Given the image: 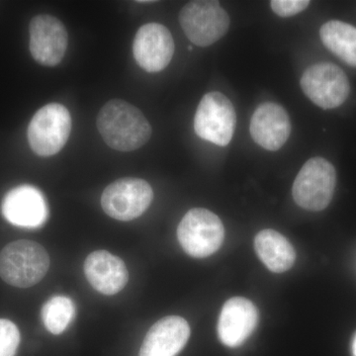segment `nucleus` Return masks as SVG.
<instances>
[{
    "label": "nucleus",
    "mask_w": 356,
    "mask_h": 356,
    "mask_svg": "<svg viewBox=\"0 0 356 356\" xmlns=\"http://www.w3.org/2000/svg\"><path fill=\"white\" fill-rule=\"evenodd\" d=\"M96 125L104 142L119 152H132L149 142L151 124L137 107L121 99L108 102L100 110Z\"/></svg>",
    "instance_id": "f257e3e1"
},
{
    "label": "nucleus",
    "mask_w": 356,
    "mask_h": 356,
    "mask_svg": "<svg viewBox=\"0 0 356 356\" xmlns=\"http://www.w3.org/2000/svg\"><path fill=\"white\" fill-rule=\"evenodd\" d=\"M50 267V257L43 245L32 241L8 243L0 252V277L17 288L34 286Z\"/></svg>",
    "instance_id": "f03ea898"
},
{
    "label": "nucleus",
    "mask_w": 356,
    "mask_h": 356,
    "mask_svg": "<svg viewBox=\"0 0 356 356\" xmlns=\"http://www.w3.org/2000/svg\"><path fill=\"white\" fill-rule=\"evenodd\" d=\"M225 229L220 218L204 208L189 210L178 225L177 238L184 252L196 259L210 257L221 248Z\"/></svg>",
    "instance_id": "7ed1b4c3"
},
{
    "label": "nucleus",
    "mask_w": 356,
    "mask_h": 356,
    "mask_svg": "<svg viewBox=\"0 0 356 356\" xmlns=\"http://www.w3.org/2000/svg\"><path fill=\"white\" fill-rule=\"evenodd\" d=\"M337 184L334 165L327 159H309L295 178L293 198L300 207L309 211H322L331 203Z\"/></svg>",
    "instance_id": "20e7f679"
},
{
    "label": "nucleus",
    "mask_w": 356,
    "mask_h": 356,
    "mask_svg": "<svg viewBox=\"0 0 356 356\" xmlns=\"http://www.w3.org/2000/svg\"><path fill=\"white\" fill-rule=\"evenodd\" d=\"M72 131V116L64 105L50 103L33 116L28 140L35 154L51 156L62 151Z\"/></svg>",
    "instance_id": "39448f33"
},
{
    "label": "nucleus",
    "mask_w": 356,
    "mask_h": 356,
    "mask_svg": "<svg viewBox=\"0 0 356 356\" xmlns=\"http://www.w3.org/2000/svg\"><path fill=\"white\" fill-rule=\"evenodd\" d=\"M179 23L191 43L208 47L227 34L231 22L219 2L197 0L188 2L181 9Z\"/></svg>",
    "instance_id": "423d86ee"
},
{
    "label": "nucleus",
    "mask_w": 356,
    "mask_h": 356,
    "mask_svg": "<svg viewBox=\"0 0 356 356\" xmlns=\"http://www.w3.org/2000/svg\"><path fill=\"white\" fill-rule=\"evenodd\" d=\"M236 125L235 107L226 95L212 91L203 96L194 118V130L201 139L219 147L228 146Z\"/></svg>",
    "instance_id": "0eeeda50"
},
{
    "label": "nucleus",
    "mask_w": 356,
    "mask_h": 356,
    "mask_svg": "<svg viewBox=\"0 0 356 356\" xmlns=\"http://www.w3.org/2000/svg\"><path fill=\"white\" fill-rule=\"evenodd\" d=\"M153 198V188L146 180L122 178L104 189L102 206L109 217L128 222L142 216L151 206Z\"/></svg>",
    "instance_id": "6e6552de"
},
{
    "label": "nucleus",
    "mask_w": 356,
    "mask_h": 356,
    "mask_svg": "<svg viewBox=\"0 0 356 356\" xmlns=\"http://www.w3.org/2000/svg\"><path fill=\"white\" fill-rule=\"evenodd\" d=\"M300 84L307 97L323 109L341 106L350 95L348 76L332 63H318L308 67Z\"/></svg>",
    "instance_id": "1a4fd4ad"
},
{
    "label": "nucleus",
    "mask_w": 356,
    "mask_h": 356,
    "mask_svg": "<svg viewBox=\"0 0 356 356\" xmlns=\"http://www.w3.org/2000/svg\"><path fill=\"white\" fill-rule=\"evenodd\" d=\"M30 51L37 63L56 67L62 62L69 43L65 25L58 18L41 14L30 22Z\"/></svg>",
    "instance_id": "9d476101"
},
{
    "label": "nucleus",
    "mask_w": 356,
    "mask_h": 356,
    "mask_svg": "<svg viewBox=\"0 0 356 356\" xmlns=\"http://www.w3.org/2000/svg\"><path fill=\"white\" fill-rule=\"evenodd\" d=\"M137 64L147 72L165 70L175 55L172 33L159 23H147L138 30L133 43Z\"/></svg>",
    "instance_id": "9b49d317"
},
{
    "label": "nucleus",
    "mask_w": 356,
    "mask_h": 356,
    "mask_svg": "<svg viewBox=\"0 0 356 356\" xmlns=\"http://www.w3.org/2000/svg\"><path fill=\"white\" fill-rule=\"evenodd\" d=\"M1 211L6 221L25 229L40 228L49 217L44 194L32 185L11 189L2 200Z\"/></svg>",
    "instance_id": "f8f14e48"
},
{
    "label": "nucleus",
    "mask_w": 356,
    "mask_h": 356,
    "mask_svg": "<svg viewBox=\"0 0 356 356\" xmlns=\"http://www.w3.org/2000/svg\"><path fill=\"white\" fill-rule=\"evenodd\" d=\"M291 121L286 110L274 102L259 105L252 116L250 131L252 139L267 151L284 146L291 134Z\"/></svg>",
    "instance_id": "ddd939ff"
},
{
    "label": "nucleus",
    "mask_w": 356,
    "mask_h": 356,
    "mask_svg": "<svg viewBox=\"0 0 356 356\" xmlns=\"http://www.w3.org/2000/svg\"><path fill=\"white\" fill-rule=\"evenodd\" d=\"M259 321V312L252 301L243 297H234L222 306L218 322L220 341L229 348H236L254 331Z\"/></svg>",
    "instance_id": "4468645a"
},
{
    "label": "nucleus",
    "mask_w": 356,
    "mask_h": 356,
    "mask_svg": "<svg viewBox=\"0 0 356 356\" xmlns=\"http://www.w3.org/2000/svg\"><path fill=\"white\" fill-rule=\"evenodd\" d=\"M191 337V327L185 318L168 316L158 321L149 330L140 356H175L180 353Z\"/></svg>",
    "instance_id": "2eb2a0df"
},
{
    "label": "nucleus",
    "mask_w": 356,
    "mask_h": 356,
    "mask_svg": "<svg viewBox=\"0 0 356 356\" xmlns=\"http://www.w3.org/2000/svg\"><path fill=\"white\" fill-rule=\"evenodd\" d=\"M84 273L91 286L104 295H115L127 285V267L120 257L107 250H96L86 257Z\"/></svg>",
    "instance_id": "dca6fc26"
},
{
    "label": "nucleus",
    "mask_w": 356,
    "mask_h": 356,
    "mask_svg": "<svg viewBox=\"0 0 356 356\" xmlns=\"http://www.w3.org/2000/svg\"><path fill=\"white\" fill-rule=\"evenodd\" d=\"M254 248L259 259L274 273H285L291 268L296 259L291 243L274 229L259 232L254 238Z\"/></svg>",
    "instance_id": "f3484780"
},
{
    "label": "nucleus",
    "mask_w": 356,
    "mask_h": 356,
    "mask_svg": "<svg viewBox=\"0 0 356 356\" xmlns=\"http://www.w3.org/2000/svg\"><path fill=\"white\" fill-rule=\"evenodd\" d=\"M320 37L325 48L329 49L346 64L356 67V28L343 21L332 20L325 23Z\"/></svg>",
    "instance_id": "a211bd4d"
},
{
    "label": "nucleus",
    "mask_w": 356,
    "mask_h": 356,
    "mask_svg": "<svg viewBox=\"0 0 356 356\" xmlns=\"http://www.w3.org/2000/svg\"><path fill=\"white\" fill-rule=\"evenodd\" d=\"M76 305L69 297H51L44 304L41 317L51 334H60L67 329L76 316Z\"/></svg>",
    "instance_id": "6ab92c4d"
},
{
    "label": "nucleus",
    "mask_w": 356,
    "mask_h": 356,
    "mask_svg": "<svg viewBox=\"0 0 356 356\" xmlns=\"http://www.w3.org/2000/svg\"><path fill=\"white\" fill-rule=\"evenodd\" d=\"M19 343L17 325L6 318H0V356H15Z\"/></svg>",
    "instance_id": "aec40b11"
},
{
    "label": "nucleus",
    "mask_w": 356,
    "mask_h": 356,
    "mask_svg": "<svg viewBox=\"0 0 356 356\" xmlns=\"http://www.w3.org/2000/svg\"><path fill=\"white\" fill-rule=\"evenodd\" d=\"M310 4L308 0H273L270 2L273 13L280 17H291L305 10Z\"/></svg>",
    "instance_id": "412c9836"
},
{
    "label": "nucleus",
    "mask_w": 356,
    "mask_h": 356,
    "mask_svg": "<svg viewBox=\"0 0 356 356\" xmlns=\"http://www.w3.org/2000/svg\"><path fill=\"white\" fill-rule=\"evenodd\" d=\"M353 353H355V356H356V337L355 341H353Z\"/></svg>",
    "instance_id": "4be33fe9"
}]
</instances>
